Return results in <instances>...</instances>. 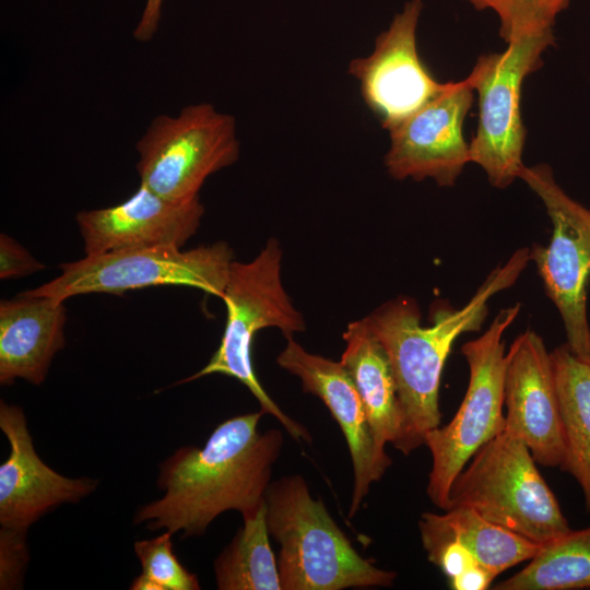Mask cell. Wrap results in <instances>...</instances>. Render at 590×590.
Segmentation results:
<instances>
[{
  "label": "cell",
  "instance_id": "21",
  "mask_svg": "<svg viewBox=\"0 0 590 590\" xmlns=\"http://www.w3.org/2000/svg\"><path fill=\"white\" fill-rule=\"evenodd\" d=\"M496 590L590 589V526L542 544L521 570L498 582Z\"/></svg>",
  "mask_w": 590,
  "mask_h": 590
},
{
  "label": "cell",
  "instance_id": "17",
  "mask_svg": "<svg viewBox=\"0 0 590 590\" xmlns=\"http://www.w3.org/2000/svg\"><path fill=\"white\" fill-rule=\"evenodd\" d=\"M64 300L20 294L0 303V384L40 385L66 344Z\"/></svg>",
  "mask_w": 590,
  "mask_h": 590
},
{
  "label": "cell",
  "instance_id": "5",
  "mask_svg": "<svg viewBox=\"0 0 590 590\" xmlns=\"http://www.w3.org/2000/svg\"><path fill=\"white\" fill-rule=\"evenodd\" d=\"M452 507L471 508L541 545L570 529L528 447L504 430L457 475L447 509Z\"/></svg>",
  "mask_w": 590,
  "mask_h": 590
},
{
  "label": "cell",
  "instance_id": "4",
  "mask_svg": "<svg viewBox=\"0 0 590 590\" xmlns=\"http://www.w3.org/2000/svg\"><path fill=\"white\" fill-rule=\"evenodd\" d=\"M281 262L282 249L275 238H270L253 260L232 262L222 297L227 319L221 343L204 367L178 384L212 374L235 378L253 394L260 410L274 416L292 438L310 442L307 428L271 399L252 366L251 346L257 332L274 327L288 339L306 329L304 316L282 284Z\"/></svg>",
  "mask_w": 590,
  "mask_h": 590
},
{
  "label": "cell",
  "instance_id": "7",
  "mask_svg": "<svg viewBox=\"0 0 590 590\" xmlns=\"http://www.w3.org/2000/svg\"><path fill=\"white\" fill-rule=\"evenodd\" d=\"M233 257L225 241L185 251L156 246L86 255L60 264V275L21 294L66 300L90 293L121 295L150 286L181 285L222 298Z\"/></svg>",
  "mask_w": 590,
  "mask_h": 590
},
{
  "label": "cell",
  "instance_id": "11",
  "mask_svg": "<svg viewBox=\"0 0 590 590\" xmlns=\"http://www.w3.org/2000/svg\"><path fill=\"white\" fill-rule=\"evenodd\" d=\"M423 0H411L375 42L374 51L354 58L347 72L361 86L365 104L389 130L438 94L448 83L437 81L420 58L416 28Z\"/></svg>",
  "mask_w": 590,
  "mask_h": 590
},
{
  "label": "cell",
  "instance_id": "19",
  "mask_svg": "<svg viewBox=\"0 0 590 590\" xmlns=\"http://www.w3.org/2000/svg\"><path fill=\"white\" fill-rule=\"evenodd\" d=\"M418 529L422 544L456 540L495 576L532 559L542 546L488 521L468 507H452L442 515L424 512L420 518Z\"/></svg>",
  "mask_w": 590,
  "mask_h": 590
},
{
  "label": "cell",
  "instance_id": "1",
  "mask_svg": "<svg viewBox=\"0 0 590 590\" xmlns=\"http://www.w3.org/2000/svg\"><path fill=\"white\" fill-rule=\"evenodd\" d=\"M262 410L228 418L202 448H178L160 465L158 499L141 506L134 524L184 538L203 534L222 512L256 515L264 506L272 467L280 456V429L258 430Z\"/></svg>",
  "mask_w": 590,
  "mask_h": 590
},
{
  "label": "cell",
  "instance_id": "14",
  "mask_svg": "<svg viewBox=\"0 0 590 590\" xmlns=\"http://www.w3.org/2000/svg\"><path fill=\"white\" fill-rule=\"evenodd\" d=\"M276 363L300 380L305 393L324 403L344 435L353 465L352 518L392 460L376 442L358 391L341 362L310 353L288 338Z\"/></svg>",
  "mask_w": 590,
  "mask_h": 590
},
{
  "label": "cell",
  "instance_id": "9",
  "mask_svg": "<svg viewBox=\"0 0 590 590\" xmlns=\"http://www.w3.org/2000/svg\"><path fill=\"white\" fill-rule=\"evenodd\" d=\"M553 44V31L521 36L509 42L503 52L480 56L469 74L479 94L470 162L484 169L494 187H508L524 166L521 87L524 79L542 66V54Z\"/></svg>",
  "mask_w": 590,
  "mask_h": 590
},
{
  "label": "cell",
  "instance_id": "20",
  "mask_svg": "<svg viewBox=\"0 0 590 590\" xmlns=\"http://www.w3.org/2000/svg\"><path fill=\"white\" fill-rule=\"evenodd\" d=\"M565 438L560 469L581 487L590 514V363L565 343L551 352Z\"/></svg>",
  "mask_w": 590,
  "mask_h": 590
},
{
  "label": "cell",
  "instance_id": "18",
  "mask_svg": "<svg viewBox=\"0 0 590 590\" xmlns=\"http://www.w3.org/2000/svg\"><path fill=\"white\" fill-rule=\"evenodd\" d=\"M343 340L340 362L358 391L375 440L381 448L394 445L401 436L403 415L387 353L366 318L350 322Z\"/></svg>",
  "mask_w": 590,
  "mask_h": 590
},
{
  "label": "cell",
  "instance_id": "26",
  "mask_svg": "<svg viewBox=\"0 0 590 590\" xmlns=\"http://www.w3.org/2000/svg\"><path fill=\"white\" fill-rule=\"evenodd\" d=\"M45 268L31 252L9 235H0V279L22 278Z\"/></svg>",
  "mask_w": 590,
  "mask_h": 590
},
{
  "label": "cell",
  "instance_id": "24",
  "mask_svg": "<svg viewBox=\"0 0 590 590\" xmlns=\"http://www.w3.org/2000/svg\"><path fill=\"white\" fill-rule=\"evenodd\" d=\"M476 10H492L499 19V34L508 44L524 35L552 32L557 15L570 0H465Z\"/></svg>",
  "mask_w": 590,
  "mask_h": 590
},
{
  "label": "cell",
  "instance_id": "10",
  "mask_svg": "<svg viewBox=\"0 0 590 590\" xmlns=\"http://www.w3.org/2000/svg\"><path fill=\"white\" fill-rule=\"evenodd\" d=\"M519 178L540 197L553 224L547 247L530 251L547 296L557 307L569 350L590 363L587 286L590 276V210L571 199L555 181L552 169L523 166Z\"/></svg>",
  "mask_w": 590,
  "mask_h": 590
},
{
  "label": "cell",
  "instance_id": "6",
  "mask_svg": "<svg viewBox=\"0 0 590 590\" xmlns=\"http://www.w3.org/2000/svg\"><path fill=\"white\" fill-rule=\"evenodd\" d=\"M520 307L502 309L480 338L462 346L470 371L465 396L451 421L425 436L424 445L432 455L426 493L440 509L448 508L450 487L473 455L505 428L503 335Z\"/></svg>",
  "mask_w": 590,
  "mask_h": 590
},
{
  "label": "cell",
  "instance_id": "25",
  "mask_svg": "<svg viewBox=\"0 0 590 590\" xmlns=\"http://www.w3.org/2000/svg\"><path fill=\"white\" fill-rule=\"evenodd\" d=\"M26 531L1 527L0 529V589H17L22 585L30 553Z\"/></svg>",
  "mask_w": 590,
  "mask_h": 590
},
{
  "label": "cell",
  "instance_id": "2",
  "mask_svg": "<svg viewBox=\"0 0 590 590\" xmlns=\"http://www.w3.org/2000/svg\"><path fill=\"white\" fill-rule=\"evenodd\" d=\"M530 259L529 249L517 250L506 264L491 272L463 308L435 311L429 327L421 324L418 305L409 297L387 302L365 317L396 378L403 424L393 446L404 456L424 445L426 434L440 424V378L453 342L464 332L481 329L488 299L511 286Z\"/></svg>",
  "mask_w": 590,
  "mask_h": 590
},
{
  "label": "cell",
  "instance_id": "28",
  "mask_svg": "<svg viewBox=\"0 0 590 590\" xmlns=\"http://www.w3.org/2000/svg\"><path fill=\"white\" fill-rule=\"evenodd\" d=\"M163 0H146L133 36L139 42L152 39L157 31L162 15Z\"/></svg>",
  "mask_w": 590,
  "mask_h": 590
},
{
  "label": "cell",
  "instance_id": "13",
  "mask_svg": "<svg viewBox=\"0 0 590 590\" xmlns=\"http://www.w3.org/2000/svg\"><path fill=\"white\" fill-rule=\"evenodd\" d=\"M504 432L520 439L536 463L562 467L565 438L551 353L534 331L518 335L506 353Z\"/></svg>",
  "mask_w": 590,
  "mask_h": 590
},
{
  "label": "cell",
  "instance_id": "22",
  "mask_svg": "<svg viewBox=\"0 0 590 590\" xmlns=\"http://www.w3.org/2000/svg\"><path fill=\"white\" fill-rule=\"evenodd\" d=\"M244 524L213 564L220 590H282L278 560L269 541L266 505Z\"/></svg>",
  "mask_w": 590,
  "mask_h": 590
},
{
  "label": "cell",
  "instance_id": "15",
  "mask_svg": "<svg viewBox=\"0 0 590 590\" xmlns=\"http://www.w3.org/2000/svg\"><path fill=\"white\" fill-rule=\"evenodd\" d=\"M204 208L198 198L172 201L140 184L123 202L76 214L85 255L174 246L181 248L198 231Z\"/></svg>",
  "mask_w": 590,
  "mask_h": 590
},
{
  "label": "cell",
  "instance_id": "3",
  "mask_svg": "<svg viewBox=\"0 0 590 590\" xmlns=\"http://www.w3.org/2000/svg\"><path fill=\"white\" fill-rule=\"evenodd\" d=\"M266 521L280 544L282 590H342L390 587L397 574L361 556L328 512L311 497L304 477L283 476L269 484Z\"/></svg>",
  "mask_w": 590,
  "mask_h": 590
},
{
  "label": "cell",
  "instance_id": "8",
  "mask_svg": "<svg viewBox=\"0 0 590 590\" xmlns=\"http://www.w3.org/2000/svg\"><path fill=\"white\" fill-rule=\"evenodd\" d=\"M135 149L140 184L172 201L198 198L205 179L239 156L234 117L208 103L155 117Z\"/></svg>",
  "mask_w": 590,
  "mask_h": 590
},
{
  "label": "cell",
  "instance_id": "16",
  "mask_svg": "<svg viewBox=\"0 0 590 590\" xmlns=\"http://www.w3.org/2000/svg\"><path fill=\"white\" fill-rule=\"evenodd\" d=\"M0 428L10 445L0 465L1 527L27 530L50 509L76 503L96 488V480L66 477L42 461L20 406L0 402Z\"/></svg>",
  "mask_w": 590,
  "mask_h": 590
},
{
  "label": "cell",
  "instance_id": "27",
  "mask_svg": "<svg viewBox=\"0 0 590 590\" xmlns=\"http://www.w3.org/2000/svg\"><path fill=\"white\" fill-rule=\"evenodd\" d=\"M495 575L482 565L477 564L456 578L449 580L455 590H485L489 588Z\"/></svg>",
  "mask_w": 590,
  "mask_h": 590
},
{
  "label": "cell",
  "instance_id": "23",
  "mask_svg": "<svg viewBox=\"0 0 590 590\" xmlns=\"http://www.w3.org/2000/svg\"><path fill=\"white\" fill-rule=\"evenodd\" d=\"M172 533L134 543L142 571L134 578L131 590H199L198 577L190 573L176 557Z\"/></svg>",
  "mask_w": 590,
  "mask_h": 590
},
{
  "label": "cell",
  "instance_id": "12",
  "mask_svg": "<svg viewBox=\"0 0 590 590\" xmlns=\"http://www.w3.org/2000/svg\"><path fill=\"white\" fill-rule=\"evenodd\" d=\"M473 86L468 75L448 86L418 110L390 128V148L385 156L394 179H434L452 186L467 163L469 144L463 122L473 103Z\"/></svg>",
  "mask_w": 590,
  "mask_h": 590
}]
</instances>
